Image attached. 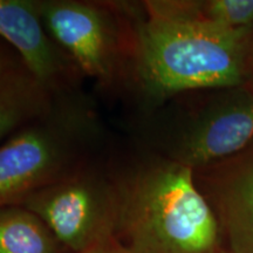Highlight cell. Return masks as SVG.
<instances>
[{"label":"cell","mask_w":253,"mask_h":253,"mask_svg":"<svg viewBox=\"0 0 253 253\" xmlns=\"http://www.w3.org/2000/svg\"><path fill=\"white\" fill-rule=\"evenodd\" d=\"M115 238L130 253H218L221 231L191 168L157 153L109 154Z\"/></svg>","instance_id":"6da1fadb"},{"label":"cell","mask_w":253,"mask_h":253,"mask_svg":"<svg viewBox=\"0 0 253 253\" xmlns=\"http://www.w3.org/2000/svg\"><path fill=\"white\" fill-rule=\"evenodd\" d=\"M135 53L129 97L144 112L184 93L227 89L252 80V28L224 30L170 18L132 2Z\"/></svg>","instance_id":"7a4b0ae2"},{"label":"cell","mask_w":253,"mask_h":253,"mask_svg":"<svg viewBox=\"0 0 253 253\" xmlns=\"http://www.w3.org/2000/svg\"><path fill=\"white\" fill-rule=\"evenodd\" d=\"M108 150V130L89 95L82 88L56 95L0 144V207L20 204Z\"/></svg>","instance_id":"3957f363"},{"label":"cell","mask_w":253,"mask_h":253,"mask_svg":"<svg viewBox=\"0 0 253 253\" xmlns=\"http://www.w3.org/2000/svg\"><path fill=\"white\" fill-rule=\"evenodd\" d=\"M49 37L82 77L104 93L129 96L135 33L131 1L39 0Z\"/></svg>","instance_id":"277c9868"},{"label":"cell","mask_w":253,"mask_h":253,"mask_svg":"<svg viewBox=\"0 0 253 253\" xmlns=\"http://www.w3.org/2000/svg\"><path fill=\"white\" fill-rule=\"evenodd\" d=\"M108 155L109 150L18 204L41 218L60 244L73 253L115 236L119 199Z\"/></svg>","instance_id":"5b68a950"},{"label":"cell","mask_w":253,"mask_h":253,"mask_svg":"<svg viewBox=\"0 0 253 253\" xmlns=\"http://www.w3.org/2000/svg\"><path fill=\"white\" fill-rule=\"evenodd\" d=\"M253 142V81L227 88L192 114L160 154L201 169L231 158Z\"/></svg>","instance_id":"8992f818"},{"label":"cell","mask_w":253,"mask_h":253,"mask_svg":"<svg viewBox=\"0 0 253 253\" xmlns=\"http://www.w3.org/2000/svg\"><path fill=\"white\" fill-rule=\"evenodd\" d=\"M0 39L52 93L81 88L84 77L46 31L39 0H0Z\"/></svg>","instance_id":"52a82bcc"},{"label":"cell","mask_w":253,"mask_h":253,"mask_svg":"<svg viewBox=\"0 0 253 253\" xmlns=\"http://www.w3.org/2000/svg\"><path fill=\"white\" fill-rule=\"evenodd\" d=\"M229 253H253V142L236 156L194 170Z\"/></svg>","instance_id":"ba28073f"},{"label":"cell","mask_w":253,"mask_h":253,"mask_svg":"<svg viewBox=\"0 0 253 253\" xmlns=\"http://www.w3.org/2000/svg\"><path fill=\"white\" fill-rule=\"evenodd\" d=\"M56 95L40 84L24 63L1 75L0 144L45 112Z\"/></svg>","instance_id":"9c48e42d"},{"label":"cell","mask_w":253,"mask_h":253,"mask_svg":"<svg viewBox=\"0 0 253 253\" xmlns=\"http://www.w3.org/2000/svg\"><path fill=\"white\" fill-rule=\"evenodd\" d=\"M143 4L153 13L224 30L253 27V0H149Z\"/></svg>","instance_id":"30bf717a"},{"label":"cell","mask_w":253,"mask_h":253,"mask_svg":"<svg viewBox=\"0 0 253 253\" xmlns=\"http://www.w3.org/2000/svg\"><path fill=\"white\" fill-rule=\"evenodd\" d=\"M66 250L41 218L23 205L0 207V253H61Z\"/></svg>","instance_id":"8fae6325"},{"label":"cell","mask_w":253,"mask_h":253,"mask_svg":"<svg viewBox=\"0 0 253 253\" xmlns=\"http://www.w3.org/2000/svg\"><path fill=\"white\" fill-rule=\"evenodd\" d=\"M21 63L23 62L20 58L12 47L5 46V43H0V77Z\"/></svg>","instance_id":"7c38bea8"},{"label":"cell","mask_w":253,"mask_h":253,"mask_svg":"<svg viewBox=\"0 0 253 253\" xmlns=\"http://www.w3.org/2000/svg\"><path fill=\"white\" fill-rule=\"evenodd\" d=\"M82 253H130L126 250L115 238H110L106 242L95 245L87 251Z\"/></svg>","instance_id":"4fadbf2b"},{"label":"cell","mask_w":253,"mask_h":253,"mask_svg":"<svg viewBox=\"0 0 253 253\" xmlns=\"http://www.w3.org/2000/svg\"><path fill=\"white\" fill-rule=\"evenodd\" d=\"M249 58H250V67H251L252 77H253V34H252V38H251V42H250Z\"/></svg>","instance_id":"5bb4252c"},{"label":"cell","mask_w":253,"mask_h":253,"mask_svg":"<svg viewBox=\"0 0 253 253\" xmlns=\"http://www.w3.org/2000/svg\"><path fill=\"white\" fill-rule=\"evenodd\" d=\"M218 253H229V252L225 251V250H221V251H220V252H218Z\"/></svg>","instance_id":"9a60e30c"},{"label":"cell","mask_w":253,"mask_h":253,"mask_svg":"<svg viewBox=\"0 0 253 253\" xmlns=\"http://www.w3.org/2000/svg\"><path fill=\"white\" fill-rule=\"evenodd\" d=\"M252 81H253V77H252Z\"/></svg>","instance_id":"2e32d148"}]
</instances>
